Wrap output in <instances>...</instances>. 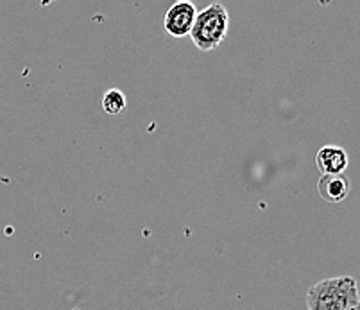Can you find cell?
Returning a JSON list of instances; mask_svg holds the SVG:
<instances>
[{
    "mask_svg": "<svg viewBox=\"0 0 360 310\" xmlns=\"http://www.w3.org/2000/svg\"><path fill=\"white\" fill-rule=\"evenodd\" d=\"M356 303H360L359 283L353 276L321 280L307 292V310H349Z\"/></svg>",
    "mask_w": 360,
    "mask_h": 310,
    "instance_id": "cell-1",
    "label": "cell"
},
{
    "mask_svg": "<svg viewBox=\"0 0 360 310\" xmlns=\"http://www.w3.org/2000/svg\"><path fill=\"white\" fill-rule=\"evenodd\" d=\"M230 15L222 4H210L198 13L194 27L191 31L192 44L202 52L215 51L228 34Z\"/></svg>",
    "mask_w": 360,
    "mask_h": 310,
    "instance_id": "cell-2",
    "label": "cell"
},
{
    "mask_svg": "<svg viewBox=\"0 0 360 310\" xmlns=\"http://www.w3.org/2000/svg\"><path fill=\"white\" fill-rule=\"evenodd\" d=\"M198 9L188 0H179L170 6L163 18V27L170 38H185L194 27Z\"/></svg>",
    "mask_w": 360,
    "mask_h": 310,
    "instance_id": "cell-3",
    "label": "cell"
},
{
    "mask_svg": "<svg viewBox=\"0 0 360 310\" xmlns=\"http://www.w3.org/2000/svg\"><path fill=\"white\" fill-rule=\"evenodd\" d=\"M316 165L323 176L345 174V171L349 165V158L346 149L339 146H325L316 153Z\"/></svg>",
    "mask_w": 360,
    "mask_h": 310,
    "instance_id": "cell-4",
    "label": "cell"
},
{
    "mask_svg": "<svg viewBox=\"0 0 360 310\" xmlns=\"http://www.w3.org/2000/svg\"><path fill=\"white\" fill-rule=\"evenodd\" d=\"M352 183L346 174L321 176L317 181V194L326 203H342L349 195Z\"/></svg>",
    "mask_w": 360,
    "mask_h": 310,
    "instance_id": "cell-5",
    "label": "cell"
},
{
    "mask_svg": "<svg viewBox=\"0 0 360 310\" xmlns=\"http://www.w3.org/2000/svg\"><path fill=\"white\" fill-rule=\"evenodd\" d=\"M127 99L120 90L117 88H111L103 96V110L108 115H119L126 110Z\"/></svg>",
    "mask_w": 360,
    "mask_h": 310,
    "instance_id": "cell-6",
    "label": "cell"
},
{
    "mask_svg": "<svg viewBox=\"0 0 360 310\" xmlns=\"http://www.w3.org/2000/svg\"><path fill=\"white\" fill-rule=\"evenodd\" d=\"M349 310H360V303H356V305L352 306V309H349Z\"/></svg>",
    "mask_w": 360,
    "mask_h": 310,
    "instance_id": "cell-7",
    "label": "cell"
}]
</instances>
